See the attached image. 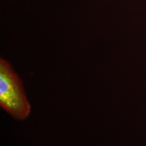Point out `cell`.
<instances>
[{"instance_id":"1","label":"cell","mask_w":146,"mask_h":146,"mask_svg":"<svg viewBox=\"0 0 146 146\" xmlns=\"http://www.w3.org/2000/svg\"><path fill=\"white\" fill-rule=\"evenodd\" d=\"M0 106L18 120L26 119L31 108L21 78L3 58L0 59Z\"/></svg>"}]
</instances>
